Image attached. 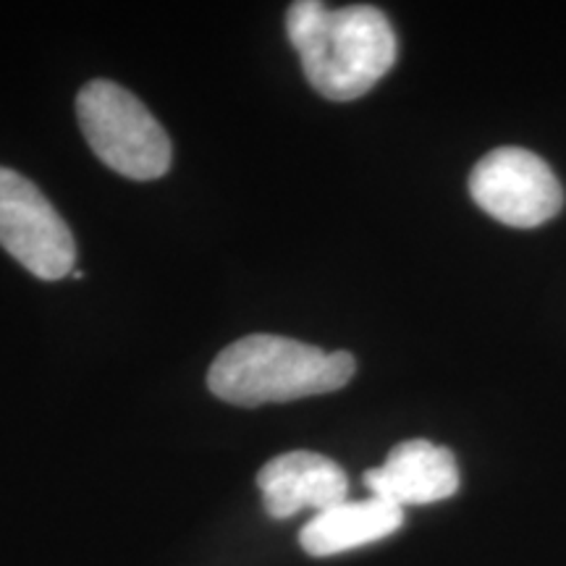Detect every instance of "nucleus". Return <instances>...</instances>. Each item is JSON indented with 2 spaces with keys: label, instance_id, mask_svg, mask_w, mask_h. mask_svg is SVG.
<instances>
[{
  "label": "nucleus",
  "instance_id": "39448f33",
  "mask_svg": "<svg viewBox=\"0 0 566 566\" xmlns=\"http://www.w3.org/2000/svg\"><path fill=\"white\" fill-rule=\"evenodd\" d=\"M470 195L480 210L514 229H535L562 210L564 189L543 158L522 147H499L478 160Z\"/></svg>",
  "mask_w": 566,
  "mask_h": 566
},
{
  "label": "nucleus",
  "instance_id": "0eeeda50",
  "mask_svg": "<svg viewBox=\"0 0 566 566\" xmlns=\"http://www.w3.org/2000/svg\"><path fill=\"white\" fill-rule=\"evenodd\" d=\"M258 488L273 520H289L302 509H325L344 504L349 478L334 459L315 451H289L258 472Z\"/></svg>",
  "mask_w": 566,
  "mask_h": 566
},
{
  "label": "nucleus",
  "instance_id": "7ed1b4c3",
  "mask_svg": "<svg viewBox=\"0 0 566 566\" xmlns=\"http://www.w3.org/2000/svg\"><path fill=\"white\" fill-rule=\"evenodd\" d=\"M76 118L92 153L116 174L153 181L171 168V139L147 105L111 80H92L76 95Z\"/></svg>",
  "mask_w": 566,
  "mask_h": 566
},
{
  "label": "nucleus",
  "instance_id": "20e7f679",
  "mask_svg": "<svg viewBox=\"0 0 566 566\" xmlns=\"http://www.w3.org/2000/svg\"><path fill=\"white\" fill-rule=\"evenodd\" d=\"M0 247L42 281L74 273L76 242L38 184L0 166Z\"/></svg>",
  "mask_w": 566,
  "mask_h": 566
},
{
  "label": "nucleus",
  "instance_id": "f03ea898",
  "mask_svg": "<svg viewBox=\"0 0 566 566\" xmlns=\"http://www.w3.org/2000/svg\"><path fill=\"white\" fill-rule=\"evenodd\" d=\"M354 370L357 363L349 352H323L286 336L252 334L218 354L208 370V388L233 407H260L338 391Z\"/></svg>",
  "mask_w": 566,
  "mask_h": 566
},
{
  "label": "nucleus",
  "instance_id": "f257e3e1",
  "mask_svg": "<svg viewBox=\"0 0 566 566\" xmlns=\"http://www.w3.org/2000/svg\"><path fill=\"white\" fill-rule=\"evenodd\" d=\"M286 32L304 76L323 97L357 101L396 63V32L375 6H331L296 0L286 13Z\"/></svg>",
  "mask_w": 566,
  "mask_h": 566
},
{
  "label": "nucleus",
  "instance_id": "6e6552de",
  "mask_svg": "<svg viewBox=\"0 0 566 566\" xmlns=\"http://www.w3.org/2000/svg\"><path fill=\"white\" fill-rule=\"evenodd\" d=\"M401 525H405V509L375 499V495L365 501L346 499L344 504L317 512L302 527L300 543L310 556L325 558L384 541Z\"/></svg>",
  "mask_w": 566,
  "mask_h": 566
},
{
  "label": "nucleus",
  "instance_id": "423d86ee",
  "mask_svg": "<svg viewBox=\"0 0 566 566\" xmlns=\"http://www.w3.org/2000/svg\"><path fill=\"white\" fill-rule=\"evenodd\" d=\"M365 485L375 499L399 509L436 504L459 491V464L446 446L415 438L394 446L384 464L367 470Z\"/></svg>",
  "mask_w": 566,
  "mask_h": 566
}]
</instances>
